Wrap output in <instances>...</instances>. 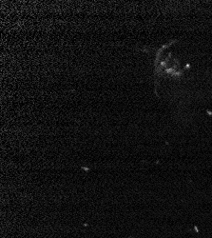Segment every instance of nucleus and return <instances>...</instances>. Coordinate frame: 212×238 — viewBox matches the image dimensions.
Wrapping results in <instances>:
<instances>
[{
  "instance_id": "1",
  "label": "nucleus",
  "mask_w": 212,
  "mask_h": 238,
  "mask_svg": "<svg viewBox=\"0 0 212 238\" xmlns=\"http://www.w3.org/2000/svg\"><path fill=\"white\" fill-rule=\"evenodd\" d=\"M207 112H208V114H211V115H212V112H210L209 111H207Z\"/></svg>"
}]
</instances>
